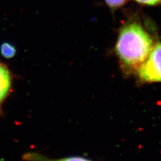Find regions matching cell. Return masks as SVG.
I'll return each mask as SVG.
<instances>
[{"label":"cell","instance_id":"3","mask_svg":"<svg viewBox=\"0 0 161 161\" xmlns=\"http://www.w3.org/2000/svg\"><path fill=\"white\" fill-rule=\"evenodd\" d=\"M13 75L6 64L0 61V115L3 114V105L12 92Z\"/></svg>","mask_w":161,"mask_h":161},{"label":"cell","instance_id":"2","mask_svg":"<svg viewBox=\"0 0 161 161\" xmlns=\"http://www.w3.org/2000/svg\"><path fill=\"white\" fill-rule=\"evenodd\" d=\"M136 71L140 80L143 82H161V43L154 45L147 60Z\"/></svg>","mask_w":161,"mask_h":161},{"label":"cell","instance_id":"4","mask_svg":"<svg viewBox=\"0 0 161 161\" xmlns=\"http://www.w3.org/2000/svg\"><path fill=\"white\" fill-rule=\"evenodd\" d=\"M22 159L26 161H93L83 157L74 156L60 158H52L36 152H28L22 155Z\"/></svg>","mask_w":161,"mask_h":161},{"label":"cell","instance_id":"7","mask_svg":"<svg viewBox=\"0 0 161 161\" xmlns=\"http://www.w3.org/2000/svg\"><path fill=\"white\" fill-rule=\"evenodd\" d=\"M134 1L148 6H156L161 3V0H134Z\"/></svg>","mask_w":161,"mask_h":161},{"label":"cell","instance_id":"6","mask_svg":"<svg viewBox=\"0 0 161 161\" xmlns=\"http://www.w3.org/2000/svg\"><path fill=\"white\" fill-rule=\"evenodd\" d=\"M104 1L112 9H117L122 6L125 2V0H104Z\"/></svg>","mask_w":161,"mask_h":161},{"label":"cell","instance_id":"1","mask_svg":"<svg viewBox=\"0 0 161 161\" xmlns=\"http://www.w3.org/2000/svg\"><path fill=\"white\" fill-rule=\"evenodd\" d=\"M154 47L150 35L138 22H130L120 30L115 52L124 71L137 70Z\"/></svg>","mask_w":161,"mask_h":161},{"label":"cell","instance_id":"5","mask_svg":"<svg viewBox=\"0 0 161 161\" xmlns=\"http://www.w3.org/2000/svg\"><path fill=\"white\" fill-rule=\"evenodd\" d=\"M0 52L6 59H11L16 54V49L14 45L9 42H3L0 47Z\"/></svg>","mask_w":161,"mask_h":161}]
</instances>
